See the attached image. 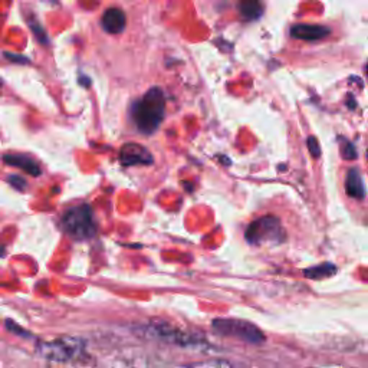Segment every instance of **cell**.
I'll return each instance as SVG.
<instances>
[{
    "label": "cell",
    "instance_id": "15",
    "mask_svg": "<svg viewBox=\"0 0 368 368\" xmlns=\"http://www.w3.org/2000/svg\"><path fill=\"white\" fill-rule=\"evenodd\" d=\"M8 180H9V183L12 184L13 187H16L19 190H23V189L26 187V181L23 180L22 177H19V176H10Z\"/></svg>",
    "mask_w": 368,
    "mask_h": 368
},
{
    "label": "cell",
    "instance_id": "4",
    "mask_svg": "<svg viewBox=\"0 0 368 368\" xmlns=\"http://www.w3.org/2000/svg\"><path fill=\"white\" fill-rule=\"evenodd\" d=\"M245 238L252 245H262L266 242L279 243L285 239V233L278 217L263 216L247 226Z\"/></svg>",
    "mask_w": 368,
    "mask_h": 368
},
{
    "label": "cell",
    "instance_id": "7",
    "mask_svg": "<svg viewBox=\"0 0 368 368\" xmlns=\"http://www.w3.org/2000/svg\"><path fill=\"white\" fill-rule=\"evenodd\" d=\"M127 17L125 13L118 8H109L105 10L101 19V25L105 32L111 35H118L125 29Z\"/></svg>",
    "mask_w": 368,
    "mask_h": 368
},
{
    "label": "cell",
    "instance_id": "5",
    "mask_svg": "<svg viewBox=\"0 0 368 368\" xmlns=\"http://www.w3.org/2000/svg\"><path fill=\"white\" fill-rule=\"evenodd\" d=\"M212 328L223 337H233L249 344H262L265 341L263 332L247 321L240 319H215Z\"/></svg>",
    "mask_w": 368,
    "mask_h": 368
},
{
    "label": "cell",
    "instance_id": "3",
    "mask_svg": "<svg viewBox=\"0 0 368 368\" xmlns=\"http://www.w3.org/2000/svg\"><path fill=\"white\" fill-rule=\"evenodd\" d=\"M62 227L69 236L77 240H84L94 236L97 227L91 207L82 204L65 212L62 216Z\"/></svg>",
    "mask_w": 368,
    "mask_h": 368
},
{
    "label": "cell",
    "instance_id": "6",
    "mask_svg": "<svg viewBox=\"0 0 368 368\" xmlns=\"http://www.w3.org/2000/svg\"><path fill=\"white\" fill-rule=\"evenodd\" d=\"M120 161L124 166H150L153 164V155L146 147L137 143H128L121 147Z\"/></svg>",
    "mask_w": 368,
    "mask_h": 368
},
{
    "label": "cell",
    "instance_id": "8",
    "mask_svg": "<svg viewBox=\"0 0 368 368\" xmlns=\"http://www.w3.org/2000/svg\"><path fill=\"white\" fill-rule=\"evenodd\" d=\"M291 35L299 40L315 42L327 38L330 35V29L319 25H295L291 29Z\"/></svg>",
    "mask_w": 368,
    "mask_h": 368
},
{
    "label": "cell",
    "instance_id": "10",
    "mask_svg": "<svg viewBox=\"0 0 368 368\" xmlns=\"http://www.w3.org/2000/svg\"><path fill=\"white\" fill-rule=\"evenodd\" d=\"M345 190H347L348 196L354 199H364L365 196V187L364 181L357 169H351L345 178Z\"/></svg>",
    "mask_w": 368,
    "mask_h": 368
},
{
    "label": "cell",
    "instance_id": "2",
    "mask_svg": "<svg viewBox=\"0 0 368 368\" xmlns=\"http://www.w3.org/2000/svg\"><path fill=\"white\" fill-rule=\"evenodd\" d=\"M36 351L42 358L52 362H72L81 358L84 342L78 338L62 337L39 344Z\"/></svg>",
    "mask_w": 368,
    "mask_h": 368
},
{
    "label": "cell",
    "instance_id": "12",
    "mask_svg": "<svg viewBox=\"0 0 368 368\" xmlns=\"http://www.w3.org/2000/svg\"><path fill=\"white\" fill-rule=\"evenodd\" d=\"M335 272H337L335 265L327 262V263H322V265L305 269L304 275L307 276L308 279H322V278H330V276H332Z\"/></svg>",
    "mask_w": 368,
    "mask_h": 368
},
{
    "label": "cell",
    "instance_id": "16",
    "mask_svg": "<svg viewBox=\"0 0 368 368\" xmlns=\"http://www.w3.org/2000/svg\"><path fill=\"white\" fill-rule=\"evenodd\" d=\"M365 71H367V75H368V63H367V69H365Z\"/></svg>",
    "mask_w": 368,
    "mask_h": 368
},
{
    "label": "cell",
    "instance_id": "17",
    "mask_svg": "<svg viewBox=\"0 0 368 368\" xmlns=\"http://www.w3.org/2000/svg\"><path fill=\"white\" fill-rule=\"evenodd\" d=\"M0 86H2V84H0Z\"/></svg>",
    "mask_w": 368,
    "mask_h": 368
},
{
    "label": "cell",
    "instance_id": "11",
    "mask_svg": "<svg viewBox=\"0 0 368 368\" xmlns=\"http://www.w3.org/2000/svg\"><path fill=\"white\" fill-rule=\"evenodd\" d=\"M239 10L246 20L259 19L263 13L262 0H239Z\"/></svg>",
    "mask_w": 368,
    "mask_h": 368
},
{
    "label": "cell",
    "instance_id": "13",
    "mask_svg": "<svg viewBox=\"0 0 368 368\" xmlns=\"http://www.w3.org/2000/svg\"><path fill=\"white\" fill-rule=\"evenodd\" d=\"M341 155L345 160H355L358 157L354 144L351 141H348V140H342L341 141Z\"/></svg>",
    "mask_w": 368,
    "mask_h": 368
},
{
    "label": "cell",
    "instance_id": "14",
    "mask_svg": "<svg viewBox=\"0 0 368 368\" xmlns=\"http://www.w3.org/2000/svg\"><path fill=\"white\" fill-rule=\"evenodd\" d=\"M307 146H308V150L314 158H318L321 155V147H319V143L315 137H308Z\"/></svg>",
    "mask_w": 368,
    "mask_h": 368
},
{
    "label": "cell",
    "instance_id": "9",
    "mask_svg": "<svg viewBox=\"0 0 368 368\" xmlns=\"http://www.w3.org/2000/svg\"><path fill=\"white\" fill-rule=\"evenodd\" d=\"M5 163L12 166V167H17L20 170H23L25 173H29L31 176H39L40 174V167L38 166V163L35 160H32L29 155L25 154H8L3 157Z\"/></svg>",
    "mask_w": 368,
    "mask_h": 368
},
{
    "label": "cell",
    "instance_id": "1",
    "mask_svg": "<svg viewBox=\"0 0 368 368\" xmlns=\"http://www.w3.org/2000/svg\"><path fill=\"white\" fill-rule=\"evenodd\" d=\"M166 97L161 88L148 89L144 97L132 105V120L135 127L144 134H153L164 120Z\"/></svg>",
    "mask_w": 368,
    "mask_h": 368
}]
</instances>
